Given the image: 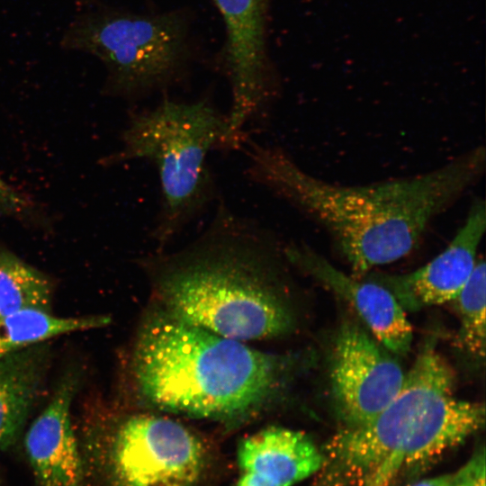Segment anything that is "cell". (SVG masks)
I'll return each mask as SVG.
<instances>
[{
  "mask_svg": "<svg viewBox=\"0 0 486 486\" xmlns=\"http://www.w3.org/2000/svg\"><path fill=\"white\" fill-rule=\"evenodd\" d=\"M241 150L248 179L325 230L356 278L410 254L486 166L485 148L477 146L426 173L346 185L310 174L280 146L248 136Z\"/></svg>",
  "mask_w": 486,
  "mask_h": 486,
  "instance_id": "1",
  "label": "cell"
},
{
  "mask_svg": "<svg viewBox=\"0 0 486 486\" xmlns=\"http://www.w3.org/2000/svg\"><path fill=\"white\" fill-rule=\"evenodd\" d=\"M274 233L220 198L204 231L182 250L148 258L164 309L222 337L246 342L291 331L293 318L276 284Z\"/></svg>",
  "mask_w": 486,
  "mask_h": 486,
  "instance_id": "2",
  "label": "cell"
},
{
  "mask_svg": "<svg viewBox=\"0 0 486 486\" xmlns=\"http://www.w3.org/2000/svg\"><path fill=\"white\" fill-rule=\"evenodd\" d=\"M284 361L181 320L164 308L148 317L133 352L141 396L160 409L198 418H237L276 391Z\"/></svg>",
  "mask_w": 486,
  "mask_h": 486,
  "instance_id": "3",
  "label": "cell"
},
{
  "mask_svg": "<svg viewBox=\"0 0 486 486\" xmlns=\"http://www.w3.org/2000/svg\"><path fill=\"white\" fill-rule=\"evenodd\" d=\"M226 128V113L205 99L166 98L153 108L130 112L121 148L103 159L104 166L136 159L154 166L160 202L150 237L159 248L220 198L208 156L220 150Z\"/></svg>",
  "mask_w": 486,
  "mask_h": 486,
  "instance_id": "4",
  "label": "cell"
},
{
  "mask_svg": "<svg viewBox=\"0 0 486 486\" xmlns=\"http://www.w3.org/2000/svg\"><path fill=\"white\" fill-rule=\"evenodd\" d=\"M63 44L103 61L112 94L138 97L176 77L183 59L184 28L174 14L89 15L68 29Z\"/></svg>",
  "mask_w": 486,
  "mask_h": 486,
  "instance_id": "5",
  "label": "cell"
},
{
  "mask_svg": "<svg viewBox=\"0 0 486 486\" xmlns=\"http://www.w3.org/2000/svg\"><path fill=\"white\" fill-rule=\"evenodd\" d=\"M204 461L205 449L197 435L166 417L128 418L112 444L111 468L117 486H194Z\"/></svg>",
  "mask_w": 486,
  "mask_h": 486,
  "instance_id": "6",
  "label": "cell"
},
{
  "mask_svg": "<svg viewBox=\"0 0 486 486\" xmlns=\"http://www.w3.org/2000/svg\"><path fill=\"white\" fill-rule=\"evenodd\" d=\"M224 19L231 103L224 151L239 150L248 126L270 118L275 97L265 51V0H213Z\"/></svg>",
  "mask_w": 486,
  "mask_h": 486,
  "instance_id": "7",
  "label": "cell"
},
{
  "mask_svg": "<svg viewBox=\"0 0 486 486\" xmlns=\"http://www.w3.org/2000/svg\"><path fill=\"white\" fill-rule=\"evenodd\" d=\"M329 376L342 427H353L368 422L390 403L405 374L362 328L347 323L336 335Z\"/></svg>",
  "mask_w": 486,
  "mask_h": 486,
  "instance_id": "8",
  "label": "cell"
},
{
  "mask_svg": "<svg viewBox=\"0 0 486 486\" xmlns=\"http://www.w3.org/2000/svg\"><path fill=\"white\" fill-rule=\"evenodd\" d=\"M485 229V202L477 198L442 252L413 272L383 275L378 283L392 292L404 310H417L453 301L472 274Z\"/></svg>",
  "mask_w": 486,
  "mask_h": 486,
  "instance_id": "9",
  "label": "cell"
},
{
  "mask_svg": "<svg viewBox=\"0 0 486 486\" xmlns=\"http://www.w3.org/2000/svg\"><path fill=\"white\" fill-rule=\"evenodd\" d=\"M284 251L292 265L346 301L386 349L399 355L410 350L412 328L404 309L386 286L345 274L305 244L292 243Z\"/></svg>",
  "mask_w": 486,
  "mask_h": 486,
  "instance_id": "10",
  "label": "cell"
},
{
  "mask_svg": "<svg viewBox=\"0 0 486 486\" xmlns=\"http://www.w3.org/2000/svg\"><path fill=\"white\" fill-rule=\"evenodd\" d=\"M76 385V374L67 375L27 430L25 452L40 486H82L83 460L70 416Z\"/></svg>",
  "mask_w": 486,
  "mask_h": 486,
  "instance_id": "11",
  "label": "cell"
},
{
  "mask_svg": "<svg viewBox=\"0 0 486 486\" xmlns=\"http://www.w3.org/2000/svg\"><path fill=\"white\" fill-rule=\"evenodd\" d=\"M237 459L241 472L256 473L278 486H293L318 472L323 454L306 434L268 427L242 439Z\"/></svg>",
  "mask_w": 486,
  "mask_h": 486,
  "instance_id": "12",
  "label": "cell"
},
{
  "mask_svg": "<svg viewBox=\"0 0 486 486\" xmlns=\"http://www.w3.org/2000/svg\"><path fill=\"white\" fill-rule=\"evenodd\" d=\"M50 356L49 345L41 342L0 359V449L22 431L41 391Z\"/></svg>",
  "mask_w": 486,
  "mask_h": 486,
  "instance_id": "13",
  "label": "cell"
},
{
  "mask_svg": "<svg viewBox=\"0 0 486 486\" xmlns=\"http://www.w3.org/2000/svg\"><path fill=\"white\" fill-rule=\"evenodd\" d=\"M107 317H59L50 310L24 309L0 319V359L34 344L70 332L100 328Z\"/></svg>",
  "mask_w": 486,
  "mask_h": 486,
  "instance_id": "14",
  "label": "cell"
},
{
  "mask_svg": "<svg viewBox=\"0 0 486 486\" xmlns=\"http://www.w3.org/2000/svg\"><path fill=\"white\" fill-rule=\"evenodd\" d=\"M52 288L45 274L0 248V319L24 309L51 311Z\"/></svg>",
  "mask_w": 486,
  "mask_h": 486,
  "instance_id": "15",
  "label": "cell"
},
{
  "mask_svg": "<svg viewBox=\"0 0 486 486\" xmlns=\"http://www.w3.org/2000/svg\"><path fill=\"white\" fill-rule=\"evenodd\" d=\"M453 301L460 319L459 345L482 359L486 346V266L482 258L477 259L470 278Z\"/></svg>",
  "mask_w": 486,
  "mask_h": 486,
  "instance_id": "16",
  "label": "cell"
},
{
  "mask_svg": "<svg viewBox=\"0 0 486 486\" xmlns=\"http://www.w3.org/2000/svg\"><path fill=\"white\" fill-rule=\"evenodd\" d=\"M39 217L35 202L0 176V218L32 221Z\"/></svg>",
  "mask_w": 486,
  "mask_h": 486,
  "instance_id": "17",
  "label": "cell"
},
{
  "mask_svg": "<svg viewBox=\"0 0 486 486\" xmlns=\"http://www.w3.org/2000/svg\"><path fill=\"white\" fill-rule=\"evenodd\" d=\"M446 486H485L484 448L478 450L462 468L451 474Z\"/></svg>",
  "mask_w": 486,
  "mask_h": 486,
  "instance_id": "18",
  "label": "cell"
},
{
  "mask_svg": "<svg viewBox=\"0 0 486 486\" xmlns=\"http://www.w3.org/2000/svg\"><path fill=\"white\" fill-rule=\"evenodd\" d=\"M236 486H278L266 478L249 472H241Z\"/></svg>",
  "mask_w": 486,
  "mask_h": 486,
  "instance_id": "19",
  "label": "cell"
},
{
  "mask_svg": "<svg viewBox=\"0 0 486 486\" xmlns=\"http://www.w3.org/2000/svg\"><path fill=\"white\" fill-rule=\"evenodd\" d=\"M451 474H444L421 480L410 486H446Z\"/></svg>",
  "mask_w": 486,
  "mask_h": 486,
  "instance_id": "20",
  "label": "cell"
}]
</instances>
